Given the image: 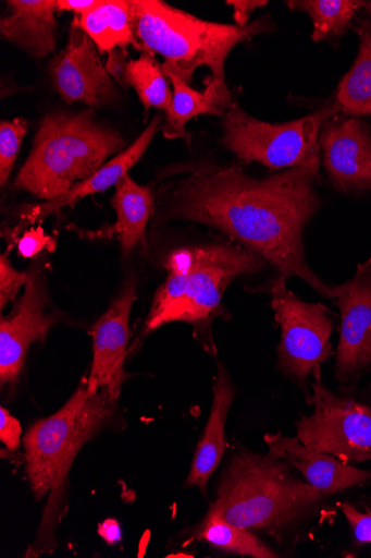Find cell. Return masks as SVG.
I'll use <instances>...</instances> for the list:
<instances>
[{"instance_id":"2e32d148","label":"cell","mask_w":371,"mask_h":558,"mask_svg":"<svg viewBox=\"0 0 371 558\" xmlns=\"http://www.w3.org/2000/svg\"><path fill=\"white\" fill-rule=\"evenodd\" d=\"M163 125V116H156L139 137L119 156L106 163L92 177L78 183L65 195L30 206L22 216L23 221L35 223L46 219L64 207H74L85 196L102 193L116 186L137 165L150 145L156 133Z\"/></svg>"},{"instance_id":"d6a6232c","label":"cell","mask_w":371,"mask_h":558,"mask_svg":"<svg viewBox=\"0 0 371 558\" xmlns=\"http://www.w3.org/2000/svg\"><path fill=\"white\" fill-rule=\"evenodd\" d=\"M98 534L110 545H115L122 541L121 526L114 519L103 521L98 527Z\"/></svg>"},{"instance_id":"7a4b0ae2","label":"cell","mask_w":371,"mask_h":558,"mask_svg":"<svg viewBox=\"0 0 371 558\" xmlns=\"http://www.w3.org/2000/svg\"><path fill=\"white\" fill-rule=\"evenodd\" d=\"M114 402L108 391L90 393L84 378L54 415L36 423L24 438L26 472L36 500L49 494L38 537L27 556L54 547L67 478L76 456L110 421Z\"/></svg>"},{"instance_id":"ffe728a7","label":"cell","mask_w":371,"mask_h":558,"mask_svg":"<svg viewBox=\"0 0 371 558\" xmlns=\"http://www.w3.org/2000/svg\"><path fill=\"white\" fill-rule=\"evenodd\" d=\"M73 24L90 37L100 54L126 50L131 45L141 50L127 0H104L90 12L75 17Z\"/></svg>"},{"instance_id":"836d02e7","label":"cell","mask_w":371,"mask_h":558,"mask_svg":"<svg viewBox=\"0 0 371 558\" xmlns=\"http://www.w3.org/2000/svg\"><path fill=\"white\" fill-rule=\"evenodd\" d=\"M361 12L366 16L367 20H370L371 19V2H364Z\"/></svg>"},{"instance_id":"ac0fdd59","label":"cell","mask_w":371,"mask_h":558,"mask_svg":"<svg viewBox=\"0 0 371 558\" xmlns=\"http://www.w3.org/2000/svg\"><path fill=\"white\" fill-rule=\"evenodd\" d=\"M213 405L203 435L198 444L191 471L186 481L187 487L196 486L203 495L211 475L222 462L225 448V425L235 398L234 385L223 365H219V376L213 388Z\"/></svg>"},{"instance_id":"5b68a950","label":"cell","mask_w":371,"mask_h":558,"mask_svg":"<svg viewBox=\"0 0 371 558\" xmlns=\"http://www.w3.org/2000/svg\"><path fill=\"white\" fill-rule=\"evenodd\" d=\"M267 262L231 244L181 247L164 262L169 277L159 288L147 320L152 331L175 322L202 328L222 314L223 293L243 275L259 271Z\"/></svg>"},{"instance_id":"4dcf8cb0","label":"cell","mask_w":371,"mask_h":558,"mask_svg":"<svg viewBox=\"0 0 371 558\" xmlns=\"http://www.w3.org/2000/svg\"><path fill=\"white\" fill-rule=\"evenodd\" d=\"M99 3V0H57V10L58 13H73L77 17L90 12Z\"/></svg>"},{"instance_id":"cb8c5ba5","label":"cell","mask_w":371,"mask_h":558,"mask_svg":"<svg viewBox=\"0 0 371 558\" xmlns=\"http://www.w3.org/2000/svg\"><path fill=\"white\" fill-rule=\"evenodd\" d=\"M168 78L153 56L143 53L139 59L127 61L122 84L134 88L146 110L153 108L168 113L174 97Z\"/></svg>"},{"instance_id":"d4e9b609","label":"cell","mask_w":371,"mask_h":558,"mask_svg":"<svg viewBox=\"0 0 371 558\" xmlns=\"http://www.w3.org/2000/svg\"><path fill=\"white\" fill-rule=\"evenodd\" d=\"M198 539L206 541L222 550L256 558L280 557L269 545L261 542L249 530L230 524L214 513H208Z\"/></svg>"},{"instance_id":"4fadbf2b","label":"cell","mask_w":371,"mask_h":558,"mask_svg":"<svg viewBox=\"0 0 371 558\" xmlns=\"http://www.w3.org/2000/svg\"><path fill=\"white\" fill-rule=\"evenodd\" d=\"M48 296L37 272L29 274L25 292L12 314L0 320V383L15 386L33 342L41 341L59 317L47 311Z\"/></svg>"},{"instance_id":"484cf974","label":"cell","mask_w":371,"mask_h":558,"mask_svg":"<svg viewBox=\"0 0 371 558\" xmlns=\"http://www.w3.org/2000/svg\"><path fill=\"white\" fill-rule=\"evenodd\" d=\"M28 131L24 119L0 122V185L9 183L23 140Z\"/></svg>"},{"instance_id":"9c48e42d","label":"cell","mask_w":371,"mask_h":558,"mask_svg":"<svg viewBox=\"0 0 371 558\" xmlns=\"http://www.w3.org/2000/svg\"><path fill=\"white\" fill-rule=\"evenodd\" d=\"M312 375L313 412L297 423V438L309 449L330 453L348 464L371 461V409L330 390L322 380L321 368Z\"/></svg>"},{"instance_id":"4316f807","label":"cell","mask_w":371,"mask_h":558,"mask_svg":"<svg viewBox=\"0 0 371 558\" xmlns=\"http://www.w3.org/2000/svg\"><path fill=\"white\" fill-rule=\"evenodd\" d=\"M29 274L17 271L7 255L0 257V307L2 311L17 298L20 290L26 286Z\"/></svg>"},{"instance_id":"83f0119b","label":"cell","mask_w":371,"mask_h":558,"mask_svg":"<svg viewBox=\"0 0 371 558\" xmlns=\"http://www.w3.org/2000/svg\"><path fill=\"white\" fill-rule=\"evenodd\" d=\"M341 509L350 525L355 539L359 544H371V511L360 512L349 502H343Z\"/></svg>"},{"instance_id":"7402d4cb","label":"cell","mask_w":371,"mask_h":558,"mask_svg":"<svg viewBox=\"0 0 371 558\" xmlns=\"http://www.w3.org/2000/svg\"><path fill=\"white\" fill-rule=\"evenodd\" d=\"M353 29L359 39L358 54L333 98L339 112L371 119V20H357Z\"/></svg>"},{"instance_id":"e0dca14e","label":"cell","mask_w":371,"mask_h":558,"mask_svg":"<svg viewBox=\"0 0 371 558\" xmlns=\"http://www.w3.org/2000/svg\"><path fill=\"white\" fill-rule=\"evenodd\" d=\"M0 34L29 56L44 59L57 48V0H10Z\"/></svg>"},{"instance_id":"d6986e66","label":"cell","mask_w":371,"mask_h":558,"mask_svg":"<svg viewBox=\"0 0 371 558\" xmlns=\"http://www.w3.org/2000/svg\"><path fill=\"white\" fill-rule=\"evenodd\" d=\"M166 76L173 85L174 97L161 130L169 140L181 138L189 144L190 136L186 125L190 120L199 116L225 118L234 105L232 94L224 92L215 83L206 82L203 92H198L175 75Z\"/></svg>"},{"instance_id":"5bb4252c","label":"cell","mask_w":371,"mask_h":558,"mask_svg":"<svg viewBox=\"0 0 371 558\" xmlns=\"http://www.w3.org/2000/svg\"><path fill=\"white\" fill-rule=\"evenodd\" d=\"M136 299V281L131 279L111 308L92 328V365L86 378L90 393L108 391L115 403L125 381V360L129 341V319Z\"/></svg>"},{"instance_id":"8992f818","label":"cell","mask_w":371,"mask_h":558,"mask_svg":"<svg viewBox=\"0 0 371 558\" xmlns=\"http://www.w3.org/2000/svg\"><path fill=\"white\" fill-rule=\"evenodd\" d=\"M323 496L290 473L273 453L242 451L226 470L214 513L232 525L277 535L302 519Z\"/></svg>"},{"instance_id":"277c9868","label":"cell","mask_w":371,"mask_h":558,"mask_svg":"<svg viewBox=\"0 0 371 558\" xmlns=\"http://www.w3.org/2000/svg\"><path fill=\"white\" fill-rule=\"evenodd\" d=\"M124 146L125 140L99 124L91 111L49 113L15 186L40 199L59 198L119 156Z\"/></svg>"},{"instance_id":"9a60e30c","label":"cell","mask_w":371,"mask_h":558,"mask_svg":"<svg viewBox=\"0 0 371 558\" xmlns=\"http://www.w3.org/2000/svg\"><path fill=\"white\" fill-rule=\"evenodd\" d=\"M270 452L284 460L320 492L323 498L371 481V471H362L325 452L306 447L297 437L279 434L264 436Z\"/></svg>"},{"instance_id":"f1b7e54d","label":"cell","mask_w":371,"mask_h":558,"mask_svg":"<svg viewBox=\"0 0 371 558\" xmlns=\"http://www.w3.org/2000/svg\"><path fill=\"white\" fill-rule=\"evenodd\" d=\"M22 426L11 413L2 408L0 409V440L11 451H16L21 445Z\"/></svg>"},{"instance_id":"8fae6325","label":"cell","mask_w":371,"mask_h":558,"mask_svg":"<svg viewBox=\"0 0 371 558\" xmlns=\"http://www.w3.org/2000/svg\"><path fill=\"white\" fill-rule=\"evenodd\" d=\"M336 304L342 329L335 378L343 388H348L371 369V257L342 284Z\"/></svg>"},{"instance_id":"44dd1931","label":"cell","mask_w":371,"mask_h":558,"mask_svg":"<svg viewBox=\"0 0 371 558\" xmlns=\"http://www.w3.org/2000/svg\"><path fill=\"white\" fill-rule=\"evenodd\" d=\"M112 206L118 215L114 233L119 236L124 256L144 242L148 222L154 211L150 187L137 184L127 174L116 185Z\"/></svg>"},{"instance_id":"52a82bcc","label":"cell","mask_w":371,"mask_h":558,"mask_svg":"<svg viewBox=\"0 0 371 558\" xmlns=\"http://www.w3.org/2000/svg\"><path fill=\"white\" fill-rule=\"evenodd\" d=\"M332 97L313 113L286 123L261 122L233 105L222 123L221 143L238 159L271 170L321 166L318 138L327 119L338 113Z\"/></svg>"},{"instance_id":"3957f363","label":"cell","mask_w":371,"mask_h":558,"mask_svg":"<svg viewBox=\"0 0 371 558\" xmlns=\"http://www.w3.org/2000/svg\"><path fill=\"white\" fill-rule=\"evenodd\" d=\"M135 36L144 53L164 58L163 70L191 84L197 70L207 68L206 82L231 93L225 66L233 49L250 38L274 32L270 15L246 27L199 20L161 0H131Z\"/></svg>"},{"instance_id":"30bf717a","label":"cell","mask_w":371,"mask_h":558,"mask_svg":"<svg viewBox=\"0 0 371 558\" xmlns=\"http://www.w3.org/2000/svg\"><path fill=\"white\" fill-rule=\"evenodd\" d=\"M318 142L336 192L351 196L371 192V128L364 120L338 112L325 121Z\"/></svg>"},{"instance_id":"ba28073f","label":"cell","mask_w":371,"mask_h":558,"mask_svg":"<svg viewBox=\"0 0 371 558\" xmlns=\"http://www.w3.org/2000/svg\"><path fill=\"white\" fill-rule=\"evenodd\" d=\"M287 278L281 274L269 288L282 329L279 364L286 376L305 387L309 375L331 356L333 314L323 304L305 302L289 291Z\"/></svg>"},{"instance_id":"6da1fadb","label":"cell","mask_w":371,"mask_h":558,"mask_svg":"<svg viewBox=\"0 0 371 558\" xmlns=\"http://www.w3.org/2000/svg\"><path fill=\"white\" fill-rule=\"evenodd\" d=\"M320 168L298 167L255 179L238 167H200L161 191V218L215 229L277 271L300 278L337 299L342 286L317 277L307 264L304 229L321 208L316 192Z\"/></svg>"},{"instance_id":"f546056e","label":"cell","mask_w":371,"mask_h":558,"mask_svg":"<svg viewBox=\"0 0 371 558\" xmlns=\"http://www.w3.org/2000/svg\"><path fill=\"white\" fill-rule=\"evenodd\" d=\"M226 4L233 9L237 26L246 27L249 25L252 13L268 7L269 2H263V0H228Z\"/></svg>"},{"instance_id":"1f68e13d","label":"cell","mask_w":371,"mask_h":558,"mask_svg":"<svg viewBox=\"0 0 371 558\" xmlns=\"http://www.w3.org/2000/svg\"><path fill=\"white\" fill-rule=\"evenodd\" d=\"M45 236L40 231H33L25 234L20 241V252L26 258L33 257L45 246Z\"/></svg>"},{"instance_id":"7c38bea8","label":"cell","mask_w":371,"mask_h":558,"mask_svg":"<svg viewBox=\"0 0 371 558\" xmlns=\"http://www.w3.org/2000/svg\"><path fill=\"white\" fill-rule=\"evenodd\" d=\"M52 83L67 105L84 104L99 109L110 104L118 93L99 50L90 37L72 25L66 47L49 63Z\"/></svg>"},{"instance_id":"603a6c76","label":"cell","mask_w":371,"mask_h":558,"mask_svg":"<svg viewBox=\"0 0 371 558\" xmlns=\"http://www.w3.org/2000/svg\"><path fill=\"white\" fill-rule=\"evenodd\" d=\"M294 12L307 14L313 25L314 43L338 40L353 29L364 2L358 0H293L286 2Z\"/></svg>"}]
</instances>
